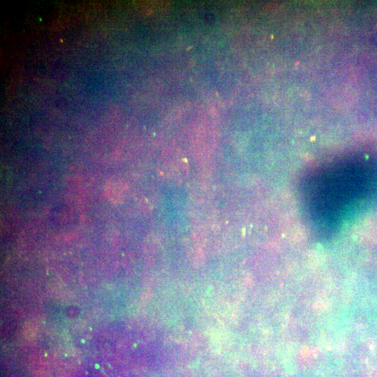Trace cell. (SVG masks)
Here are the masks:
<instances>
[{
	"mask_svg": "<svg viewBox=\"0 0 377 377\" xmlns=\"http://www.w3.org/2000/svg\"><path fill=\"white\" fill-rule=\"evenodd\" d=\"M105 193L113 202H119L124 198V187L120 180L116 178L110 179L106 184Z\"/></svg>",
	"mask_w": 377,
	"mask_h": 377,
	"instance_id": "obj_1",
	"label": "cell"
}]
</instances>
